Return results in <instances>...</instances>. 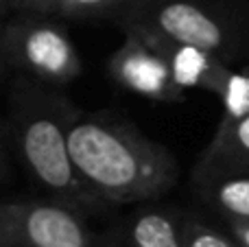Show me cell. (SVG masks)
I'll list each match as a JSON object with an SVG mask.
<instances>
[{
    "label": "cell",
    "mask_w": 249,
    "mask_h": 247,
    "mask_svg": "<svg viewBox=\"0 0 249 247\" xmlns=\"http://www.w3.org/2000/svg\"><path fill=\"white\" fill-rule=\"evenodd\" d=\"M68 142L81 182L105 206L160 199L179 179L173 153L116 114L77 109Z\"/></svg>",
    "instance_id": "obj_1"
},
{
    "label": "cell",
    "mask_w": 249,
    "mask_h": 247,
    "mask_svg": "<svg viewBox=\"0 0 249 247\" xmlns=\"http://www.w3.org/2000/svg\"><path fill=\"white\" fill-rule=\"evenodd\" d=\"M53 88L16 74L7 114L13 151L29 179L48 199L61 201L81 214H99L109 206L88 191L70 156L68 131L79 107Z\"/></svg>",
    "instance_id": "obj_2"
},
{
    "label": "cell",
    "mask_w": 249,
    "mask_h": 247,
    "mask_svg": "<svg viewBox=\"0 0 249 247\" xmlns=\"http://www.w3.org/2000/svg\"><path fill=\"white\" fill-rule=\"evenodd\" d=\"M123 33L193 44L228 66L249 61V0H136L118 13Z\"/></svg>",
    "instance_id": "obj_3"
},
{
    "label": "cell",
    "mask_w": 249,
    "mask_h": 247,
    "mask_svg": "<svg viewBox=\"0 0 249 247\" xmlns=\"http://www.w3.org/2000/svg\"><path fill=\"white\" fill-rule=\"evenodd\" d=\"M7 70L48 86H66L83 72V61L70 33L53 13H16L0 37Z\"/></svg>",
    "instance_id": "obj_4"
},
{
    "label": "cell",
    "mask_w": 249,
    "mask_h": 247,
    "mask_svg": "<svg viewBox=\"0 0 249 247\" xmlns=\"http://www.w3.org/2000/svg\"><path fill=\"white\" fill-rule=\"evenodd\" d=\"M0 241L29 247H112L86 214L55 199L9 201L0 208Z\"/></svg>",
    "instance_id": "obj_5"
},
{
    "label": "cell",
    "mask_w": 249,
    "mask_h": 247,
    "mask_svg": "<svg viewBox=\"0 0 249 247\" xmlns=\"http://www.w3.org/2000/svg\"><path fill=\"white\" fill-rule=\"evenodd\" d=\"M107 72L124 92L158 103H181L186 90L175 81L166 61L138 33H124L123 44L112 53Z\"/></svg>",
    "instance_id": "obj_6"
},
{
    "label": "cell",
    "mask_w": 249,
    "mask_h": 247,
    "mask_svg": "<svg viewBox=\"0 0 249 247\" xmlns=\"http://www.w3.org/2000/svg\"><path fill=\"white\" fill-rule=\"evenodd\" d=\"M195 197L223 223L249 221V162L206 151L190 175Z\"/></svg>",
    "instance_id": "obj_7"
},
{
    "label": "cell",
    "mask_w": 249,
    "mask_h": 247,
    "mask_svg": "<svg viewBox=\"0 0 249 247\" xmlns=\"http://www.w3.org/2000/svg\"><path fill=\"white\" fill-rule=\"evenodd\" d=\"M127 33H133V31H127ZM138 35L144 37L155 48V53L166 61L175 81L184 90H201L210 92L214 96H221V92H223L225 83H228L230 74L234 70L221 57H216L214 53L203 51L199 46H193V44L168 39L162 37V35Z\"/></svg>",
    "instance_id": "obj_8"
},
{
    "label": "cell",
    "mask_w": 249,
    "mask_h": 247,
    "mask_svg": "<svg viewBox=\"0 0 249 247\" xmlns=\"http://www.w3.org/2000/svg\"><path fill=\"white\" fill-rule=\"evenodd\" d=\"M186 214L166 206H140L107 232L112 247H184Z\"/></svg>",
    "instance_id": "obj_9"
},
{
    "label": "cell",
    "mask_w": 249,
    "mask_h": 247,
    "mask_svg": "<svg viewBox=\"0 0 249 247\" xmlns=\"http://www.w3.org/2000/svg\"><path fill=\"white\" fill-rule=\"evenodd\" d=\"M221 101V118L216 127H228L249 114V61L236 66L225 83Z\"/></svg>",
    "instance_id": "obj_10"
},
{
    "label": "cell",
    "mask_w": 249,
    "mask_h": 247,
    "mask_svg": "<svg viewBox=\"0 0 249 247\" xmlns=\"http://www.w3.org/2000/svg\"><path fill=\"white\" fill-rule=\"evenodd\" d=\"M184 247H241L228 226L186 214L184 219Z\"/></svg>",
    "instance_id": "obj_11"
},
{
    "label": "cell",
    "mask_w": 249,
    "mask_h": 247,
    "mask_svg": "<svg viewBox=\"0 0 249 247\" xmlns=\"http://www.w3.org/2000/svg\"><path fill=\"white\" fill-rule=\"evenodd\" d=\"M206 151L249 162V114L228 127H216Z\"/></svg>",
    "instance_id": "obj_12"
},
{
    "label": "cell",
    "mask_w": 249,
    "mask_h": 247,
    "mask_svg": "<svg viewBox=\"0 0 249 247\" xmlns=\"http://www.w3.org/2000/svg\"><path fill=\"white\" fill-rule=\"evenodd\" d=\"M136 0H64L59 7V18L66 20H83L103 13H123Z\"/></svg>",
    "instance_id": "obj_13"
},
{
    "label": "cell",
    "mask_w": 249,
    "mask_h": 247,
    "mask_svg": "<svg viewBox=\"0 0 249 247\" xmlns=\"http://www.w3.org/2000/svg\"><path fill=\"white\" fill-rule=\"evenodd\" d=\"M64 0H2L4 11L13 13H53L57 16Z\"/></svg>",
    "instance_id": "obj_14"
},
{
    "label": "cell",
    "mask_w": 249,
    "mask_h": 247,
    "mask_svg": "<svg viewBox=\"0 0 249 247\" xmlns=\"http://www.w3.org/2000/svg\"><path fill=\"white\" fill-rule=\"evenodd\" d=\"M228 230L234 234V239L238 241L241 247H249V221H230L225 223Z\"/></svg>",
    "instance_id": "obj_15"
},
{
    "label": "cell",
    "mask_w": 249,
    "mask_h": 247,
    "mask_svg": "<svg viewBox=\"0 0 249 247\" xmlns=\"http://www.w3.org/2000/svg\"><path fill=\"white\" fill-rule=\"evenodd\" d=\"M0 247H29V245H22V243H9V241H0Z\"/></svg>",
    "instance_id": "obj_16"
}]
</instances>
